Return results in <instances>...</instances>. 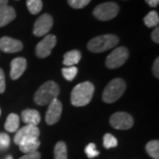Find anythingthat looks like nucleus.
I'll use <instances>...</instances> for the list:
<instances>
[{
    "label": "nucleus",
    "mask_w": 159,
    "mask_h": 159,
    "mask_svg": "<svg viewBox=\"0 0 159 159\" xmlns=\"http://www.w3.org/2000/svg\"><path fill=\"white\" fill-rule=\"evenodd\" d=\"M95 87L89 81L81 82L75 86L71 93V102L74 106L81 107L90 102Z\"/></svg>",
    "instance_id": "nucleus-1"
},
{
    "label": "nucleus",
    "mask_w": 159,
    "mask_h": 159,
    "mask_svg": "<svg viewBox=\"0 0 159 159\" xmlns=\"http://www.w3.org/2000/svg\"><path fill=\"white\" fill-rule=\"evenodd\" d=\"M59 91V87L55 81H47L35 92L34 97V102L40 106L47 105L57 98Z\"/></svg>",
    "instance_id": "nucleus-2"
},
{
    "label": "nucleus",
    "mask_w": 159,
    "mask_h": 159,
    "mask_svg": "<svg viewBox=\"0 0 159 159\" xmlns=\"http://www.w3.org/2000/svg\"><path fill=\"white\" fill-rule=\"evenodd\" d=\"M119 38L115 34H102L91 39L88 43L89 51L94 53H101L118 45Z\"/></svg>",
    "instance_id": "nucleus-3"
},
{
    "label": "nucleus",
    "mask_w": 159,
    "mask_h": 159,
    "mask_svg": "<svg viewBox=\"0 0 159 159\" xmlns=\"http://www.w3.org/2000/svg\"><path fill=\"white\" fill-rule=\"evenodd\" d=\"M125 89H126V84L123 79L116 78L111 80L108 85L105 87L102 93L103 102L111 103L118 101L125 93Z\"/></svg>",
    "instance_id": "nucleus-4"
},
{
    "label": "nucleus",
    "mask_w": 159,
    "mask_h": 159,
    "mask_svg": "<svg viewBox=\"0 0 159 159\" xmlns=\"http://www.w3.org/2000/svg\"><path fill=\"white\" fill-rule=\"evenodd\" d=\"M119 11V6L114 2H106L100 4L94 9L93 15L102 21L111 20L115 18Z\"/></svg>",
    "instance_id": "nucleus-5"
},
{
    "label": "nucleus",
    "mask_w": 159,
    "mask_h": 159,
    "mask_svg": "<svg viewBox=\"0 0 159 159\" xmlns=\"http://www.w3.org/2000/svg\"><path fill=\"white\" fill-rule=\"evenodd\" d=\"M129 52L125 47H119L116 48L113 51L109 54L106 58L105 65L110 69H116L120 67L125 63L128 58Z\"/></svg>",
    "instance_id": "nucleus-6"
},
{
    "label": "nucleus",
    "mask_w": 159,
    "mask_h": 159,
    "mask_svg": "<svg viewBox=\"0 0 159 159\" xmlns=\"http://www.w3.org/2000/svg\"><path fill=\"white\" fill-rule=\"evenodd\" d=\"M111 125L118 130H127L134 125V119L130 114L119 111L114 113L110 119Z\"/></svg>",
    "instance_id": "nucleus-7"
},
{
    "label": "nucleus",
    "mask_w": 159,
    "mask_h": 159,
    "mask_svg": "<svg viewBox=\"0 0 159 159\" xmlns=\"http://www.w3.org/2000/svg\"><path fill=\"white\" fill-rule=\"evenodd\" d=\"M57 43V38L54 34H47L45 37L38 43L35 48V53L37 57L44 58L50 56L52 49Z\"/></svg>",
    "instance_id": "nucleus-8"
},
{
    "label": "nucleus",
    "mask_w": 159,
    "mask_h": 159,
    "mask_svg": "<svg viewBox=\"0 0 159 159\" xmlns=\"http://www.w3.org/2000/svg\"><path fill=\"white\" fill-rule=\"evenodd\" d=\"M53 26V19L50 14L44 13L41 15L34 23L33 33L35 36H43L47 34Z\"/></svg>",
    "instance_id": "nucleus-9"
},
{
    "label": "nucleus",
    "mask_w": 159,
    "mask_h": 159,
    "mask_svg": "<svg viewBox=\"0 0 159 159\" xmlns=\"http://www.w3.org/2000/svg\"><path fill=\"white\" fill-rule=\"evenodd\" d=\"M62 102H60L57 98L54 99L49 103V107L46 111L45 121L48 125H54L57 123L60 119L62 114Z\"/></svg>",
    "instance_id": "nucleus-10"
},
{
    "label": "nucleus",
    "mask_w": 159,
    "mask_h": 159,
    "mask_svg": "<svg viewBox=\"0 0 159 159\" xmlns=\"http://www.w3.org/2000/svg\"><path fill=\"white\" fill-rule=\"evenodd\" d=\"M40 135L39 128L36 125H27L17 130V133L14 136V143L19 145L25 139L29 138H38Z\"/></svg>",
    "instance_id": "nucleus-11"
},
{
    "label": "nucleus",
    "mask_w": 159,
    "mask_h": 159,
    "mask_svg": "<svg viewBox=\"0 0 159 159\" xmlns=\"http://www.w3.org/2000/svg\"><path fill=\"white\" fill-rule=\"evenodd\" d=\"M22 49V43L19 40L8 36L0 38V50L6 53H15L20 51Z\"/></svg>",
    "instance_id": "nucleus-12"
},
{
    "label": "nucleus",
    "mask_w": 159,
    "mask_h": 159,
    "mask_svg": "<svg viewBox=\"0 0 159 159\" xmlns=\"http://www.w3.org/2000/svg\"><path fill=\"white\" fill-rule=\"evenodd\" d=\"M27 69V60L24 57H15L11 62L10 76L11 80H18Z\"/></svg>",
    "instance_id": "nucleus-13"
},
{
    "label": "nucleus",
    "mask_w": 159,
    "mask_h": 159,
    "mask_svg": "<svg viewBox=\"0 0 159 159\" xmlns=\"http://www.w3.org/2000/svg\"><path fill=\"white\" fill-rule=\"evenodd\" d=\"M21 119L27 125H37L41 121V116L36 110L26 109L21 112Z\"/></svg>",
    "instance_id": "nucleus-14"
},
{
    "label": "nucleus",
    "mask_w": 159,
    "mask_h": 159,
    "mask_svg": "<svg viewBox=\"0 0 159 159\" xmlns=\"http://www.w3.org/2000/svg\"><path fill=\"white\" fill-rule=\"evenodd\" d=\"M41 142L38 138H29L25 139L19 144L20 150L25 154L32 153L34 151H37V148L40 147Z\"/></svg>",
    "instance_id": "nucleus-15"
},
{
    "label": "nucleus",
    "mask_w": 159,
    "mask_h": 159,
    "mask_svg": "<svg viewBox=\"0 0 159 159\" xmlns=\"http://www.w3.org/2000/svg\"><path fill=\"white\" fill-rule=\"evenodd\" d=\"M16 18V11L11 6H6L0 10V28L11 22Z\"/></svg>",
    "instance_id": "nucleus-16"
},
{
    "label": "nucleus",
    "mask_w": 159,
    "mask_h": 159,
    "mask_svg": "<svg viewBox=\"0 0 159 159\" xmlns=\"http://www.w3.org/2000/svg\"><path fill=\"white\" fill-rule=\"evenodd\" d=\"M80 57H81V54L79 51L77 50L70 51L64 55L63 64L66 66H73L80 62Z\"/></svg>",
    "instance_id": "nucleus-17"
},
{
    "label": "nucleus",
    "mask_w": 159,
    "mask_h": 159,
    "mask_svg": "<svg viewBox=\"0 0 159 159\" xmlns=\"http://www.w3.org/2000/svg\"><path fill=\"white\" fill-rule=\"evenodd\" d=\"M20 126V117L15 113L8 115L5 123V129L9 133H14L19 129Z\"/></svg>",
    "instance_id": "nucleus-18"
},
{
    "label": "nucleus",
    "mask_w": 159,
    "mask_h": 159,
    "mask_svg": "<svg viewBox=\"0 0 159 159\" xmlns=\"http://www.w3.org/2000/svg\"><path fill=\"white\" fill-rule=\"evenodd\" d=\"M147 153L153 159H159V142L157 140H153L147 143L146 145Z\"/></svg>",
    "instance_id": "nucleus-19"
},
{
    "label": "nucleus",
    "mask_w": 159,
    "mask_h": 159,
    "mask_svg": "<svg viewBox=\"0 0 159 159\" xmlns=\"http://www.w3.org/2000/svg\"><path fill=\"white\" fill-rule=\"evenodd\" d=\"M55 159H67V148L64 142H58L54 148Z\"/></svg>",
    "instance_id": "nucleus-20"
},
{
    "label": "nucleus",
    "mask_w": 159,
    "mask_h": 159,
    "mask_svg": "<svg viewBox=\"0 0 159 159\" xmlns=\"http://www.w3.org/2000/svg\"><path fill=\"white\" fill-rule=\"evenodd\" d=\"M144 23L148 28H156L159 23L158 13L156 11H151L144 17Z\"/></svg>",
    "instance_id": "nucleus-21"
},
{
    "label": "nucleus",
    "mask_w": 159,
    "mask_h": 159,
    "mask_svg": "<svg viewBox=\"0 0 159 159\" xmlns=\"http://www.w3.org/2000/svg\"><path fill=\"white\" fill-rule=\"evenodd\" d=\"M27 7L30 13L37 14L43 9L42 0H27Z\"/></svg>",
    "instance_id": "nucleus-22"
},
{
    "label": "nucleus",
    "mask_w": 159,
    "mask_h": 159,
    "mask_svg": "<svg viewBox=\"0 0 159 159\" xmlns=\"http://www.w3.org/2000/svg\"><path fill=\"white\" fill-rule=\"evenodd\" d=\"M78 73V68L75 66H66L62 69V74L64 78L69 81H72L76 77Z\"/></svg>",
    "instance_id": "nucleus-23"
},
{
    "label": "nucleus",
    "mask_w": 159,
    "mask_h": 159,
    "mask_svg": "<svg viewBox=\"0 0 159 159\" xmlns=\"http://www.w3.org/2000/svg\"><path fill=\"white\" fill-rule=\"evenodd\" d=\"M118 145V140L111 134H105L103 136V147L105 148H115Z\"/></svg>",
    "instance_id": "nucleus-24"
},
{
    "label": "nucleus",
    "mask_w": 159,
    "mask_h": 159,
    "mask_svg": "<svg viewBox=\"0 0 159 159\" xmlns=\"http://www.w3.org/2000/svg\"><path fill=\"white\" fill-rule=\"evenodd\" d=\"M85 153L89 158H94L99 156V151L97 149V146L95 143H89L86 146Z\"/></svg>",
    "instance_id": "nucleus-25"
},
{
    "label": "nucleus",
    "mask_w": 159,
    "mask_h": 159,
    "mask_svg": "<svg viewBox=\"0 0 159 159\" xmlns=\"http://www.w3.org/2000/svg\"><path fill=\"white\" fill-rule=\"evenodd\" d=\"M69 6L74 9H81L87 6L91 0H67Z\"/></svg>",
    "instance_id": "nucleus-26"
},
{
    "label": "nucleus",
    "mask_w": 159,
    "mask_h": 159,
    "mask_svg": "<svg viewBox=\"0 0 159 159\" xmlns=\"http://www.w3.org/2000/svg\"><path fill=\"white\" fill-rule=\"evenodd\" d=\"M10 145V136L5 134V133H0V150H5L8 148Z\"/></svg>",
    "instance_id": "nucleus-27"
},
{
    "label": "nucleus",
    "mask_w": 159,
    "mask_h": 159,
    "mask_svg": "<svg viewBox=\"0 0 159 159\" xmlns=\"http://www.w3.org/2000/svg\"><path fill=\"white\" fill-rule=\"evenodd\" d=\"M6 90V77L5 73L0 68V94H3Z\"/></svg>",
    "instance_id": "nucleus-28"
},
{
    "label": "nucleus",
    "mask_w": 159,
    "mask_h": 159,
    "mask_svg": "<svg viewBox=\"0 0 159 159\" xmlns=\"http://www.w3.org/2000/svg\"><path fill=\"white\" fill-rule=\"evenodd\" d=\"M41 158V154L38 151H34L32 153H28L24 155L20 158L19 159H40Z\"/></svg>",
    "instance_id": "nucleus-29"
},
{
    "label": "nucleus",
    "mask_w": 159,
    "mask_h": 159,
    "mask_svg": "<svg viewBox=\"0 0 159 159\" xmlns=\"http://www.w3.org/2000/svg\"><path fill=\"white\" fill-rule=\"evenodd\" d=\"M153 74L156 78H159V58L157 57L153 64Z\"/></svg>",
    "instance_id": "nucleus-30"
},
{
    "label": "nucleus",
    "mask_w": 159,
    "mask_h": 159,
    "mask_svg": "<svg viewBox=\"0 0 159 159\" xmlns=\"http://www.w3.org/2000/svg\"><path fill=\"white\" fill-rule=\"evenodd\" d=\"M151 38L156 43H159V29L157 27H156V29L153 30L151 34Z\"/></svg>",
    "instance_id": "nucleus-31"
},
{
    "label": "nucleus",
    "mask_w": 159,
    "mask_h": 159,
    "mask_svg": "<svg viewBox=\"0 0 159 159\" xmlns=\"http://www.w3.org/2000/svg\"><path fill=\"white\" fill-rule=\"evenodd\" d=\"M145 1L148 6H151V7H156V6H158L159 4V0H145Z\"/></svg>",
    "instance_id": "nucleus-32"
},
{
    "label": "nucleus",
    "mask_w": 159,
    "mask_h": 159,
    "mask_svg": "<svg viewBox=\"0 0 159 159\" xmlns=\"http://www.w3.org/2000/svg\"><path fill=\"white\" fill-rule=\"evenodd\" d=\"M8 4V0H0V10L4 7H6Z\"/></svg>",
    "instance_id": "nucleus-33"
},
{
    "label": "nucleus",
    "mask_w": 159,
    "mask_h": 159,
    "mask_svg": "<svg viewBox=\"0 0 159 159\" xmlns=\"http://www.w3.org/2000/svg\"><path fill=\"white\" fill-rule=\"evenodd\" d=\"M5 159H13V158H12V157H11V156H7Z\"/></svg>",
    "instance_id": "nucleus-34"
},
{
    "label": "nucleus",
    "mask_w": 159,
    "mask_h": 159,
    "mask_svg": "<svg viewBox=\"0 0 159 159\" xmlns=\"http://www.w3.org/2000/svg\"><path fill=\"white\" fill-rule=\"evenodd\" d=\"M0 115H1V109H0Z\"/></svg>",
    "instance_id": "nucleus-35"
}]
</instances>
